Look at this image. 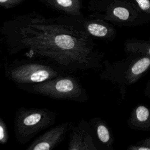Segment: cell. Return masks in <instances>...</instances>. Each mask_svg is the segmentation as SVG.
<instances>
[{
	"label": "cell",
	"instance_id": "obj_1",
	"mask_svg": "<svg viewBox=\"0 0 150 150\" xmlns=\"http://www.w3.org/2000/svg\"><path fill=\"white\" fill-rule=\"evenodd\" d=\"M88 35L59 28L32 26L6 32L4 40L11 54L24 52L66 71H77L101 66V53L94 49Z\"/></svg>",
	"mask_w": 150,
	"mask_h": 150
},
{
	"label": "cell",
	"instance_id": "obj_2",
	"mask_svg": "<svg viewBox=\"0 0 150 150\" xmlns=\"http://www.w3.org/2000/svg\"><path fill=\"white\" fill-rule=\"evenodd\" d=\"M55 112L47 108H20L14 119L16 139L20 144L29 141L36 134L55 123Z\"/></svg>",
	"mask_w": 150,
	"mask_h": 150
},
{
	"label": "cell",
	"instance_id": "obj_3",
	"mask_svg": "<svg viewBox=\"0 0 150 150\" xmlns=\"http://www.w3.org/2000/svg\"><path fill=\"white\" fill-rule=\"evenodd\" d=\"M98 8L103 20L118 26H139L150 21V16L126 0H102Z\"/></svg>",
	"mask_w": 150,
	"mask_h": 150
},
{
	"label": "cell",
	"instance_id": "obj_4",
	"mask_svg": "<svg viewBox=\"0 0 150 150\" xmlns=\"http://www.w3.org/2000/svg\"><path fill=\"white\" fill-rule=\"evenodd\" d=\"M35 93L52 98L84 102L87 100L86 90L80 82L70 76H59L33 84Z\"/></svg>",
	"mask_w": 150,
	"mask_h": 150
},
{
	"label": "cell",
	"instance_id": "obj_5",
	"mask_svg": "<svg viewBox=\"0 0 150 150\" xmlns=\"http://www.w3.org/2000/svg\"><path fill=\"white\" fill-rule=\"evenodd\" d=\"M6 75L18 84H36L56 77L59 74L50 66L30 63L6 69Z\"/></svg>",
	"mask_w": 150,
	"mask_h": 150
},
{
	"label": "cell",
	"instance_id": "obj_6",
	"mask_svg": "<svg viewBox=\"0 0 150 150\" xmlns=\"http://www.w3.org/2000/svg\"><path fill=\"white\" fill-rule=\"evenodd\" d=\"M71 122L65 121L52 127L35 139L27 150H51L60 144L70 129Z\"/></svg>",
	"mask_w": 150,
	"mask_h": 150
},
{
	"label": "cell",
	"instance_id": "obj_7",
	"mask_svg": "<svg viewBox=\"0 0 150 150\" xmlns=\"http://www.w3.org/2000/svg\"><path fill=\"white\" fill-rule=\"evenodd\" d=\"M150 69V56H139L132 60L122 74V82L131 85L137 81Z\"/></svg>",
	"mask_w": 150,
	"mask_h": 150
},
{
	"label": "cell",
	"instance_id": "obj_8",
	"mask_svg": "<svg viewBox=\"0 0 150 150\" xmlns=\"http://www.w3.org/2000/svg\"><path fill=\"white\" fill-rule=\"evenodd\" d=\"M69 150H97L93 138L79 125H70Z\"/></svg>",
	"mask_w": 150,
	"mask_h": 150
},
{
	"label": "cell",
	"instance_id": "obj_9",
	"mask_svg": "<svg viewBox=\"0 0 150 150\" xmlns=\"http://www.w3.org/2000/svg\"><path fill=\"white\" fill-rule=\"evenodd\" d=\"M128 124L132 128L150 131V109L144 105H138L131 112Z\"/></svg>",
	"mask_w": 150,
	"mask_h": 150
},
{
	"label": "cell",
	"instance_id": "obj_10",
	"mask_svg": "<svg viewBox=\"0 0 150 150\" xmlns=\"http://www.w3.org/2000/svg\"><path fill=\"white\" fill-rule=\"evenodd\" d=\"M86 30L88 35L104 40H112L116 35L114 27L103 20L88 23L86 25Z\"/></svg>",
	"mask_w": 150,
	"mask_h": 150
},
{
	"label": "cell",
	"instance_id": "obj_11",
	"mask_svg": "<svg viewBox=\"0 0 150 150\" xmlns=\"http://www.w3.org/2000/svg\"><path fill=\"white\" fill-rule=\"evenodd\" d=\"M124 46L126 53L150 56V41L128 39L125 41Z\"/></svg>",
	"mask_w": 150,
	"mask_h": 150
},
{
	"label": "cell",
	"instance_id": "obj_12",
	"mask_svg": "<svg viewBox=\"0 0 150 150\" xmlns=\"http://www.w3.org/2000/svg\"><path fill=\"white\" fill-rule=\"evenodd\" d=\"M96 120L97 121L94 122V126L98 140L105 146H111L114 139L108 127L101 119L97 118Z\"/></svg>",
	"mask_w": 150,
	"mask_h": 150
},
{
	"label": "cell",
	"instance_id": "obj_13",
	"mask_svg": "<svg viewBox=\"0 0 150 150\" xmlns=\"http://www.w3.org/2000/svg\"><path fill=\"white\" fill-rule=\"evenodd\" d=\"M139 11L150 16V0H126Z\"/></svg>",
	"mask_w": 150,
	"mask_h": 150
},
{
	"label": "cell",
	"instance_id": "obj_14",
	"mask_svg": "<svg viewBox=\"0 0 150 150\" xmlns=\"http://www.w3.org/2000/svg\"><path fill=\"white\" fill-rule=\"evenodd\" d=\"M8 140V134L6 125L0 117V144H4L7 142Z\"/></svg>",
	"mask_w": 150,
	"mask_h": 150
},
{
	"label": "cell",
	"instance_id": "obj_15",
	"mask_svg": "<svg viewBox=\"0 0 150 150\" xmlns=\"http://www.w3.org/2000/svg\"><path fill=\"white\" fill-rule=\"evenodd\" d=\"M129 150H150V147L146 145L139 144V145H131L128 148Z\"/></svg>",
	"mask_w": 150,
	"mask_h": 150
},
{
	"label": "cell",
	"instance_id": "obj_16",
	"mask_svg": "<svg viewBox=\"0 0 150 150\" xmlns=\"http://www.w3.org/2000/svg\"><path fill=\"white\" fill-rule=\"evenodd\" d=\"M57 1L59 5L64 7L70 6L72 4L71 0H57Z\"/></svg>",
	"mask_w": 150,
	"mask_h": 150
},
{
	"label": "cell",
	"instance_id": "obj_17",
	"mask_svg": "<svg viewBox=\"0 0 150 150\" xmlns=\"http://www.w3.org/2000/svg\"><path fill=\"white\" fill-rule=\"evenodd\" d=\"M140 144H142V145H146L148 147H150V137H148L147 138H146L145 139L143 140L141 143L139 142Z\"/></svg>",
	"mask_w": 150,
	"mask_h": 150
},
{
	"label": "cell",
	"instance_id": "obj_18",
	"mask_svg": "<svg viewBox=\"0 0 150 150\" xmlns=\"http://www.w3.org/2000/svg\"><path fill=\"white\" fill-rule=\"evenodd\" d=\"M8 0H0V2H6Z\"/></svg>",
	"mask_w": 150,
	"mask_h": 150
},
{
	"label": "cell",
	"instance_id": "obj_19",
	"mask_svg": "<svg viewBox=\"0 0 150 150\" xmlns=\"http://www.w3.org/2000/svg\"><path fill=\"white\" fill-rule=\"evenodd\" d=\"M148 90H149V92H148L147 93H148V94H149V96L150 97V89H148Z\"/></svg>",
	"mask_w": 150,
	"mask_h": 150
}]
</instances>
